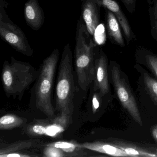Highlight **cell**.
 <instances>
[{
    "label": "cell",
    "instance_id": "11",
    "mask_svg": "<svg viewBox=\"0 0 157 157\" xmlns=\"http://www.w3.org/2000/svg\"><path fill=\"white\" fill-rule=\"evenodd\" d=\"M100 6L91 0H85L82 2V16L87 30L93 36L99 23Z\"/></svg>",
    "mask_w": 157,
    "mask_h": 157
},
{
    "label": "cell",
    "instance_id": "4",
    "mask_svg": "<svg viewBox=\"0 0 157 157\" xmlns=\"http://www.w3.org/2000/svg\"><path fill=\"white\" fill-rule=\"evenodd\" d=\"M7 5L5 1L1 0L0 36L17 52L27 56H32L33 50L23 31L12 21L7 15L5 9Z\"/></svg>",
    "mask_w": 157,
    "mask_h": 157
},
{
    "label": "cell",
    "instance_id": "12",
    "mask_svg": "<svg viewBox=\"0 0 157 157\" xmlns=\"http://www.w3.org/2000/svg\"><path fill=\"white\" fill-rule=\"evenodd\" d=\"M45 144L39 139L20 140L10 144L1 145L0 155L16 151H26L28 150L40 148L44 147Z\"/></svg>",
    "mask_w": 157,
    "mask_h": 157
},
{
    "label": "cell",
    "instance_id": "5",
    "mask_svg": "<svg viewBox=\"0 0 157 157\" xmlns=\"http://www.w3.org/2000/svg\"><path fill=\"white\" fill-rule=\"evenodd\" d=\"M111 71L114 88L121 104L135 121L140 126L143 125L142 119L135 97L125 80L121 76L119 68L117 67L113 66Z\"/></svg>",
    "mask_w": 157,
    "mask_h": 157
},
{
    "label": "cell",
    "instance_id": "13",
    "mask_svg": "<svg viewBox=\"0 0 157 157\" xmlns=\"http://www.w3.org/2000/svg\"><path fill=\"white\" fill-rule=\"evenodd\" d=\"M82 147L89 150L97 151L115 157H130L125 151L113 143L103 141H95L80 143Z\"/></svg>",
    "mask_w": 157,
    "mask_h": 157
},
{
    "label": "cell",
    "instance_id": "18",
    "mask_svg": "<svg viewBox=\"0 0 157 157\" xmlns=\"http://www.w3.org/2000/svg\"><path fill=\"white\" fill-rule=\"evenodd\" d=\"M150 19L151 35L157 42V0L152 2V6L150 10Z\"/></svg>",
    "mask_w": 157,
    "mask_h": 157
},
{
    "label": "cell",
    "instance_id": "22",
    "mask_svg": "<svg viewBox=\"0 0 157 157\" xmlns=\"http://www.w3.org/2000/svg\"><path fill=\"white\" fill-rule=\"evenodd\" d=\"M101 94L99 93V94H94L92 98V111L93 113H96L98 108L100 107V96Z\"/></svg>",
    "mask_w": 157,
    "mask_h": 157
},
{
    "label": "cell",
    "instance_id": "10",
    "mask_svg": "<svg viewBox=\"0 0 157 157\" xmlns=\"http://www.w3.org/2000/svg\"><path fill=\"white\" fill-rule=\"evenodd\" d=\"M110 142L125 151L130 157H157V148L144 147L116 139H111Z\"/></svg>",
    "mask_w": 157,
    "mask_h": 157
},
{
    "label": "cell",
    "instance_id": "7",
    "mask_svg": "<svg viewBox=\"0 0 157 157\" xmlns=\"http://www.w3.org/2000/svg\"><path fill=\"white\" fill-rule=\"evenodd\" d=\"M94 91L98 92L102 97L109 92L107 72V59L105 55L101 51L98 57L94 59Z\"/></svg>",
    "mask_w": 157,
    "mask_h": 157
},
{
    "label": "cell",
    "instance_id": "25",
    "mask_svg": "<svg viewBox=\"0 0 157 157\" xmlns=\"http://www.w3.org/2000/svg\"><path fill=\"white\" fill-rule=\"evenodd\" d=\"M82 2H84L85 0H82Z\"/></svg>",
    "mask_w": 157,
    "mask_h": 157
},
{
    "label": "cell",
    "instance_id": "1",
    "mask_svg": "<svg viewBox=\"0 0 157 157\" xmlns=\"http://www.w3.org/2000/svg\"><path fill=\"white\" fill-rule=\"evenodd\" d=\"M76 86L72 63V53L69 43L63 48L57 78L56 110L71 117L74 110Z\"/></svg>",
    "mask_w": 157,
    "mask_h": 157
},
{
    "label": "cell",
    "instance_id": "21",
    "mask_svg": "<svg viewBox=\"0 0 157 157\" xmlns=\"http://www.w3.org/2000/svg\"><path fill=\"white\" fill-rule=\"evenodd\" d=\"M39 155L33 154L30 151H16L0 155V157H35Z\"/></svg>",
    "mask_w": 157,
    "mask_h": 157
},
{
    "label": "cell",
    "instance_id": "17",
    "mask_svg": "<svg viewBox=\"0 0 157 157\" xmlns=\"http://www.w3.org/2000/svg\"><path fill=\"white\" fill-rule=\"evenodd\" d=\"M143 79L146 90L152 101L157 105V81L146 72L143 73Z\"/></svg>",
    "mask_w": 157,
    "mask_h": 157
},
{
    "label": "cell",
    "instance_id": "20",
    "mask_svg": "<svg viewBox=\"0 0 157 157\" xmlns=\"http://www.w3.org/2000/svg\"><path fill=\"white\" fill-rule=\"evenodd\" d=\"M146 61L149 67L151 70L157 78V56L147 55L146 56Z\"/></svg>",
    "mask_w": 157,
    "mask_h": 157
},
{
    "label": "cell",
    "instance_id": "8",
    "mask_svg": "<svg viewBox=\"0 0 157 157\" xmlns=\"http://www.w3.org/2000/svg\"><path fill=\"white\" fill-rule=\"evenodd\" d=\"M24 17L26 24L33 30L37 31L44 22V11L37 0H28L25 4Z\"/></svg>",
    "mask_w": 157,
    "mask_h": 157
},
{
    "label": "cell",
    "instance_id": "14",
    "mask_svg": "<svg viewBox=\"0 0 157 157\" xmlns=\"http://www.w3.org/2000/svg\"><path fill=\"white\" fill-rule=\"evenodd\" d=\"M58 148L64 153L65 157H79L87 156V149L82 147L80 143L76 141H58L49 143Z\"/></svg>",
    "mask_w": 157,
    "mask_h": 157
},
{
    "label": "cell",
    "instance_id": "16",
    "mask_svg": "<svg viewBox=\"0 0 157 157\" xmlns=\"http://www.w3.org/2000/svg\"><path fill=\"white\" fill-rule=\"evenodd\" d=\"M27 119L16 115L8 114L0 118V129L2 130H10L25 124Z\"/></svg>",
    "mask_w": 157,
    "mask_h": 157
},
{
    "label": "cell",
    "instance_id": "6",
    "mask_svg": "<svg viewBox=\"0 0 157 157\" xmlns=\"http://www.w3.org/2000/svg\"><path fill=\"white\" fill-rule=\"evenodd\" d=\"M71 117L70 116L59 113L57 117L35 120L29 124L25 125V132L33 137L56 136L66 129Z\"/></svg>",
    "mask_w": 157,
    "mask_h": 157
},
{
    "label": "cell",
    "instance_id": "3",
    "mask_svg": "<svg viewBox=\"0 0 157 157\" xmlns=\"http://www.w3.org/2000/svg\"><path fill=\"white\" fill-rule=\"evenodd\" d=\"M59 56V51L56 48L43 60L36 81V105L48 118L56 117V110L52 104V92Z\"/></svg>",
    "mask_w": 157,
    "mask_h": 157
},
{
    "label": "cell",
    "instance_id": "9",
    "mask_svg": "<svg viewBox=\"0 0 157 157\" xmlns=\"http://www.w3.org/2000/svg\"><path fill=\"white\" fill-rule=\"evenodd\" d=\"M97 3L100 7L112 12L115 15L120 26L122 27L127 42L129 43L134 38V35L130 28L127 19L125 16L118 4L114 0H91Z\"/></svg>",
    "mask_w": 157,
    "mask_h": 157
},
{
    "label": "cell",
    "instance_id": "2",
    "mask_svg": "<svg viewBox=\"0 0 157 157\" xmlns=\"http://www.w3.org/2000/svg\"><path fill=\"white\" fill-rule=\"evenodd\" d=\"M39 74L31 64L16 60L12 57L10 63H3L2 81L3 90L8 97H18L21 100L25 91L36 81Z\"/></svg>",
    "mask_w": 157,
    "mask_h": 157
},
{
    "label": "cell",
    "instance_id": "19",
    "mask_svg": "<svg viewBox=\"0 0 157 157\" xmlns=\"http://www.w3.org/2000/svg\"><path fill=\"white\" fill-rule=\"evenodd\" d=\"M43 156L45 157H65L61 150L47 143L44 147Z\"/></svg>",
    "mask_w": 157,
    "mask_h": 157
},
{
    "label": "cell",
    "instance_id": "24",
    "mask_svg": "<svg viewBox=\"0 0 157 157\" xmlns=\"http://www.w3.org/2000/svg\"><path fill=\"white\" fill-rule=\"evenodd\" d=\"M151 133H152V136L157 142V125L154 126L151 128Z\"/></svg>",
    "mask_w": 157,
    "mask_h": 157
},
{
    "label": "cell",
    "instance_id": "23",
    "mask_svg": "<svg viewBox=\"0 0 157 157\" xmlns=\"http://www.w3.org/2000/svg\"><path fill=\"white\" fill-rule=\"evenodd\" d=\"M122 1L128 12L133 13L135 10L136 0H122Z\"/></svg>",
    "mask_w": 157,
    "mask_h": 157
},
{
    "label": "cell",
    "instance_id": "15",
    "mask_svg": "<svg viewBox=\"0 0 157 157\" xmlns=\"http://www.w3.org/2000/svg\"><path fill=\"white\" fill-rule=\"evenodd\" d=\"M119 23L113 13L109 10L106 12V27L110 37L120 46L124 47V41L121 33Z\"/></svg>",
    "mask_w": 157,
    "mask_h": 157
}]
</instances>
